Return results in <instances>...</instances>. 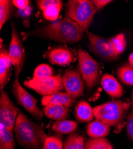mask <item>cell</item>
Segmentation results:
<instances>
[{"label":"cell","instance_id":"cell-32","mask_svg":"<svg viewBox=\"0 0 133 149\" xmlns=\"http://www.w3.org/2000/svg\"><path fill=\"white\" fill-rule=\"evenodd\" d=\"M29 2L28 0H13V4L17 8L24 10L28 7Z\"/></svg>","mask_w":133,"mask_h":149},{"label":"cell","instance_id":"cell-14","mask_svg":"<svg viewBox=\"0 0 133 149\" xmlns=\"http://www.w3.org/2000/svg\"><path fill=\"white\" fill-rule=\"evenodd\" d=\"M11 61L8 50L1 44L0 48V88L3 90L10 79Z\"/></svg>","mask_w":133,"mask_h":149},{"label":"cell","instance_id":"cell-15","mask_svg":"<svg viewBox=\"0 0 133 149\" xmlns=\"http://www.w3.org/2000/svg\"><path fill=\"white\" fill-rule=\"evenodd\" d=\"M75 103V99L66 93H57L42 98L41 104L46 106L48 104H58L67 107H71Z\"/></svg>","mask_w":133,"mask_h":149},{"label":"cell","instance_id":"cell-2","mask_svg":"<svg viewBox=\"0 0 133 149\" xmlns=\"http://www.w3.org/2000/svg\"><path fill=\"white\" fill-rule=\"evenodd\" d=\"M14 131L19 145L26 149H43L48 137L40 125L20 111L17 116Z\"/></svg>","mask_w":133,"mask_h":149},{"label":"cell","instance_id":"cell-9","mask_svg":"<svg viewBox=\"0 0 133 149\" xmlns=\"http://www.w3.org/2000/svg\"><path fill=\"white\" fill-rule=\"evenodd\" d=\"M89 41V48L98 57L106 61L116 60L118 56L114 49L110 40L96 35L88 30L86 31Z\"/></svg>","mask_w":133,"mask_h":149},{"label":"cell","instance_id":"cell-8","mask_svg":"<svg viewBox=\"0 0 133 149\" xmlns=\"http://www.w3.org/2000/svg\"><path fill=\"white\" fill-rule=\"evenodd\" d=\"M11 38L8 47V53L12 65L15 68L16 78L19 77L25 63L26 54L23 44L17 31L15 23L11 22Z\"/></svg>","mask_w":133,"mask_h":149},{"label":"cell","instance_id":"cell-26","mask_svg":"<svg viewBox=\"0 0 133 149\" xmlns=\"http://www.w3.org/2000/svg\"><path fill=\"white\" fill-rule=\"evenodd\" d=\"M54 70L49 65L47 64H41L38 66L33 72L32 79H41L54 76Z\"/></svg>","mask_w":133,"mask_h":149},{"label":"cell","instance_id":"cell-3","mask_svg":"<svg viewBox=\"0 0 133 149\" xmlns=\"http://www.w3.org/2000/svg\"><path fill=\"white\" fill-rule=\"evenodd\" d=\"M128 109L127 102L119 100L94 107L93 114L97 120L114 127L115 132L119 133L125 125Z\"/></svg>","mask_w":133,"mask_h":149},{"label":"cell","instance_id":"cell-16","mask_svg":"<svg viewBox=\"0 0 133 149\" xmlns=\"http://www.w3.org/2000/svg\"><path fill=\"white\" fill-rule=\"evenodd\" d=\"M111 130L110 125L97 119L88 123L86 128L87 134L93 139L104 138L110 133Z\"/></svg>","mask_w":133,"mask_h":149},{"label":"cell","instance_id":"cell-18","mask_svg":"<svg viewBox=\"0 0 133 149\" xmlns=\"http://www.w3.org/2000/svg\"><path fill=\"white\" fill-rule=\"evenodd\" d=\"M68 107L58 104H48L44 107V113L56 121L66 120L68 117Z\"/></svg>","mask_w":133,"mask_h":149},{"label":"cell","instance_id":"cell-28","mask_svg":"<svg viewBox=\"0 0 133 149\" xmlns=\"http://www.w3.org/2000/svg\"><path fill=\"white\" fill-rule=\"evenodd\" d=\"M63 144L62 137L59 135L48 136L45 141L43 149H63Z\"/></svg>","mask_w":133,"mask_h":149},{"label":"cell","instance_id":"cell-4","mask_svg":"<svg viewBox=\"0 0 133 149\" xmlns=\"http://www.w3.org/2000/svg\"><path fill=\"white\" fill-rule=\"evenodd\" d=\"M97 10L90 0H69L66 4V16L87 31L93 22Z\"/></svg>","mask_w":133,"mask_h":149},{"label":"cell","instance_id":"cell-23","mask_svg":"<svg viewBox=\"0 0 133 149\" xmlns=\"http://www.w3.org/2000/svg\"><path fill=\"white\" fill-rule=\"evenodd\" d=\"M13 1H0V29H2L6 22L10 19L13 10Z\"/></svg>","mask_w":133,"mask_h":149},{"label":"cell","instance_id":"cell-20","mask_svg":"<svg viewBox=\"0 0 133 149\" xmlns=\"http://www.w3.org/2000/svg\"><path fill=\"white\" fill-rule=\"evenodd\" d=\"M16 143L12 131L3 124L0 126V149H15Z\"/></svg>","mask_w":133,"mask_h":149},{"label":"cell","instance_id":"cell-6","mask_svg":"<svg viewBox=\"0 0 133 149\" xmlns=\"http://www.w3.org/2000/svg\"><path fill=\"white\" fill-rule=\"evenodd\" d=\"M23 85L43 97L60 93L64 89L62 76L60 74L45 78L26 80Z\"/></svg>","mask_w":133,"mask_h":149},{"label":"cell","instance_id":"cell-31","mask_svg":"<svg viewBox=\"0 0 133 149\" xmlns=\"http://www.w3.org/2000/svg\"><path fill=\"white\" fill-rule=\"evenodd\" d=\"M91 1L94 4L97 11L101 10L108 4L112 2L111 0H93Z\"/></svg>","mask_w":133,"mask_h":149},{"label":"cell","instance_id":"cell-24","mask_svg":"<svg viewBox=\"0 0 133 149\" xmlns=\"http://www.w3.org/2000/svg\"><path fill=\"white\" fill-rule=\"evenodd\" d=\"M84 149H114V148L110 141L105 138H91L85 142Z\"/></svg>","mask_w":133,"mask_h":149},{"label":"cell","instance_id":"cell-30","mask_svg":"<svg viewBox=\"0 0 133 149\" xmlns=\"http://www.w3.org/2000/svg\"><path fill=\"white\" fill-rule=\"evenodd\" d=\"M60 1H61L60 0H38L36 2L38 7L43 11L48 7L58 4Z\"/></svg>","mask_w":133,"mask_h":149},{"label":"cell","instance_id":"cell-11","mask_svg":"<svg viewBox=\"0 0 133 149\" xmlns=\"http://www.w3.org/2000/svg\"><path fill=\"white\" fill-rule=\"evenodd\" d=\"M64 89L70 96L77 99L84 93V83L81 73L77 70H69L62 76Z\"/></svg>","mask_w":133,"mask_h":149},{"label":"cell","instance_id":"cell-29","mask_svg":"<svg viewBox=\"0 0 133 149\" xmlns=\"http://www.w3.org/2000/svg\"><path fill=\"white\" fill-rule=\"evenodd\" d=\"M126 130L128 138L133 142V108L127 116Z\"/></svg>","mask_w":133,"mask_h":149},{"label":"cell","instance_id":"cell-22","mask_svg":"<svg viewBox=\"0 0 133 149\" xmlns=\"http://www.w3.org/2000/svg\"><path fill=\"white\" fill-rule=\"evenodd\" d=\"M116 74L123 84L133 86V67L130 63H125L118 68Z\"/></svg>","mask_w":133,"mask_h":149},{"label":"cell","instance_id":"cell-5","mask_svg":"<svg viewBox=\"0 0 133 149\" xmlns=\"http://www.w3.org/2000/svg\"><path fill=\"white\" fill-rule=\"evenodd\" d=\"M78 66L82 79L88 90L92 89L99 83L101 67L88 52L79 48L78 50Z\"/></svg>","mask_w":133,"mask_h":149},{"label":"cell","instance_id":"cell-7","mask_svg":"<svg viewBox=\"0 0 133 149\" xmlns=\"http://www.w3.org/2000/svg\"><path fill=\"white\" fill-rule=\"evenodd\" d=\"M12 92L15 97L17 103L36 119L41 121L43 119V113L38 107V100L31 95L21 85L19 77L14 80L11 86Z\"/></svg>","mask_w":133,"mask_h":149},{"label":"cell","instance_id":"cell-1","mask_svg":"<svg viewBox=\"0 0 133 149\" xmlns=\"http://www.w3.org/2000/svg\"><path fill=\"white\" fill-rule=\"evenodd\" d=\"M86 31L68 17L41 26L28 32L25 36H35L43 39L55 41L64 44L80 41Z\"/></svg>","mask_w":133,"mask_h":149},{"label":"cell","instance_id":"cell-25","mask_svg":"<svg viewBox=\"0 0 133 149\" xmlns=\"http://www.w3.org/2000/svg\"><path fill=\"white\" fill-rule=\"evenodd\" d=\"M109 40L111 42L115 53L118 56L120 55L125 51L127 47V41L124 33H119L112 36Z\"/></svg>","mask_w":133,"mask_h":149},{"label":"cell","instance_id":"cell-33","mask_svg":"<svg viewBox=\"0 0 133 149\" xmlns=\"http://www.w3.org/2000/svg\"><path fill=\"white\" fill-rule=\"evenodd\" d=\"M128 62L130 65L133 67V53H132L128 57Z\"/></svg>","mask_w":133,"mask_h":149},{"label":"cell","instance_id":"cell-34","mask_svg":"<svg viewBox=\"0 0 133 149\" xmlns=\"http://www.w3.org/2000/svg\"><path fill=\"white\" fill-rule=\"evenodd\" d=\"M132 105H133V93L132 95Z\"/></svg>","mask_w":133,"mask_h":149},{"label":"cell","instance_id":"cell-12","mask_svg":"<svg viewBox=\"0 0 133 149\" xmlns=\"http://www.w3.org/2000/svg\"><path fill=\"white\" fill-rule=\"evenodd\" d=\"M100 84L105 92L113 98H119L124 94L123 86L111 74H103L100 78Z\"/></svg>","mask_w":133,"mask_h":149},{"label":"cell","instance_id":"cell-10","mask_svg":"<svg viewBox=\"0 0 133 149\" xmlns=\"http://www.w3.org/2000/svg\"><path fill=\"white\" fill-rule=\"evenodd\" d=\"M20 111L12 102L6 91L0 94V122L8 130H15L16 119Z\"/></svg>","mask_w":133,"mask_h":149},{"label":"cell","instance_id":"cell-13","mask_svg":"<svg viewBox=\"0 0 133 149\" xmlns=\"http://www.w3.org/2000/svg\"><path fill=\"white\" fill-rule=\"evenodd\" d=\"M48 58L53 63L65 66L69 65L73 60L74 54L68 48L57 47L48 52Z\"/></svg>","mask_w":133,"mask_h":149},{"label":"cell","instance_id":"cell-21","mask_svg":"<svg viewBox=\"0 0 133 149\" xmlns=\"http://www.w3.org/2000/svg\"><path fill=\"white\" fill-rule=\"evenodd\" d=\"M85 137L77 133L70 134L64 141L63 149H84Z\"/></svg>","mask_w":133,"mask_h":149},{"label":"cell","instance_id":"cell-17","mask_svg":"<svg viewBox=\"0 0 133 149\" xmlns=\"http://www.w3.org/2000/svg\"><path fill=\"white\" fill-rule=\"evenodd\" d=\"M74 115L77 120L81 123L90 122L94 117L93 109L87 101L84 100H81L77 103Z\"/></svg>","mask_w":133,"mask_h":149},{"label":"cell","instance_id":"cell-19","mask_svg":"<svg viewBox=\"0 0 133 149\" xmlns=\"http://www.w3.org/2000/svg\"><path fill=\"white\" fill-rule=\"evenodd\" d=\"M78 124L72 120L55 121L52 125V130L58 134H71L78 130Z\"/></svg>","mask_w":133,"mask_h":149},{"label":"cell","instance_id":"cell-27","mask_svg":"<svg viewBox=\"0 0 133 149\" xmlns=\"http://www.w3.org/2000/svg\"><path fill=\"white\" fill-rule=\"evenodd\" d=\"M63 7V1H61L59 3L52 5L47 8L43 11L44 17L49 21L55 22L58 17L60 12Z\"/></svg>","mask_w":133,"mask_h":149}]
</instances>
